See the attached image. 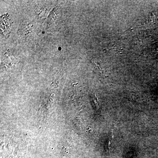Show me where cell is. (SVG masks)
Returning a JSON list of instances; mask_svg holds the SVG:
<instances>
[{
	"instance_id": "cell-1",
	"label": "cell",
	"mask_w": 158,
	"mask_h": 158,
	"mask_svg": "<svg viewBox=\"0 0 158 158\" xmlns=\"http://www.w3.org/2000/svg\"><path fill=\"white\" fill-rule=\"evenodd\" d=\"M147 23L152 25L157 22L158 21V11H155L149 14L146 19Z\"/></svg>"
}]
</instances>
